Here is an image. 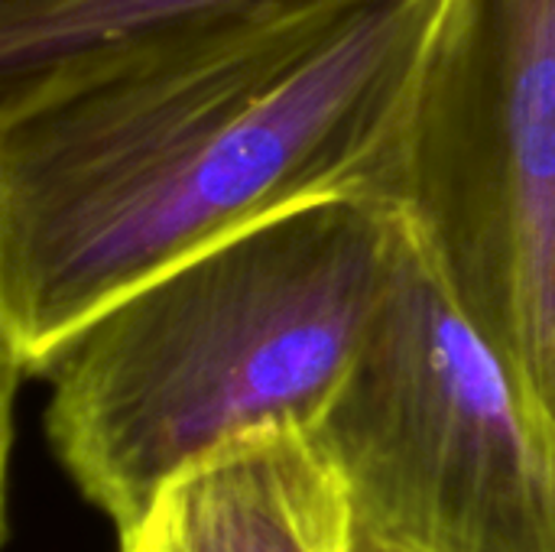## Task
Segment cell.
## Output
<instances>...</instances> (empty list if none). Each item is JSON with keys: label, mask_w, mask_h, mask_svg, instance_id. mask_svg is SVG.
Returning <instances> with one entry per match:
<instances>
[{"label": "cell", "mask_w": 555, "mask_h": 552, "mask_svg": "<svg viewBox=\"0 0 555 552\" xmlns=\"http://www.w3.org/2000/svg\"><path fill=\"white\" fill-rule=\"evenodd\" d=\"M312 429L361 530L423 552H555V426L400 202L358 351Z\"/></svg>", "instance_id": "3"}, {"label": "cell", "mask_w": 555, "mask_h": 552, "mask_svg": "<svg viewBox=\"0 0 555 552\" xmlns=\"http://www.w3.org/2000/svg\"><path fill=\"white\" fill-rule=\"evenodd\" d=\"M351 552H423V550H410V547H400V543H390L384 537H374L367 530L358 527V537H354V550Z\"/></svg>", "instance_id": "7"}, {"label": "cell", "mask_w": 555, "mask_h": 552, "mask_svg": "<svg viewBox=\"0 0 555 552\" xmlns=\"http://www.w3.org/2000/svg\"><path fill=\"white\" fill-rule=\"evenodd\" d=\"M449 3L260 0L0 78L7 361L39 377L114 296L254 221L400 202Z\"/></svg>", "instance_id": "1"}, {"label": "cell", "mask_w": 555, "mask_h": 552, "mask_svg": "<svg viewBox=\"0 0 555 552\" xmlns=\"http://www.w3.org/2000/svg\"><path fill=\"white\" fill-rule=\"evenodd\" d=\"M358 517L315 429L280 423L179 472L120 552H351Z\"/></svg>", "instance_id": "5"}, {"label": "cell", "mask_w": 555, "mask_h": 552, "mask_svg": "<svg viewBox=\"0 0 555 552\" xmlns=\"http://www.w3.org/2000/svg\"><path fill=\"white\" fill-rule=\"evenodd\" d=\"M393 205L254 221L114 296L46 361V439L117 537L231 439L322 416L377 299Z\"/></svg>", "instance_id": "2"}, {"label": "cell", "mask_w": 555, "mask_h": 552, "mask_svg": "<svg viewBox=\"0 0 555 552\" xmlns=\"http://www.w3.org/2000/svg\"><path fill=\"white\" fill-rule=\"evenodd\" d=\"M260 0H0V78L163 23Z\"/></svg>", "instance_id": "6"}, {"label": "cell", "mask_w": 555, "mask_h": 552, "mask_svg": "<svg viewBox=\"0 0 555 552\" xmlns=\"http://www.w3.org/2000/svg\"><path fill=\"white\" fill-rule=\"evenodd\" d=\"M555 426V0H452L400 185Z\"/></svg>", "instance_id": "4"}]
</instances>
